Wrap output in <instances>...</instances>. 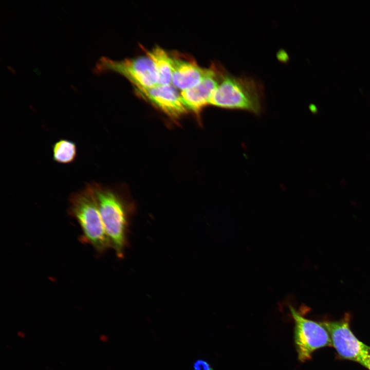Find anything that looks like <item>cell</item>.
<instances>
[{
	"mask_svg": "<svg viewBox=\"0 0 370 370\" xmlns=\"http://www.w3.org/2000/svg\"><path fill=\"white\" fill-rule=\"evenodd\" d=\"M264 96V86L257 80L233 76L227 71L212 95L210 105L260 115L263 111Z\"/></svg>",
	"mask_w": 370,
	"mask_h": 370,
	"instance_id": "cell-1",
	"label": "cell"
},
{
	"mask_svg": "<svg viewBox=\"0 0 370 370\" xmlns=\"http://www.w3.org/2000/svg\"><path fill=\"white\" fill-rule=\"evenodd\" d=\"M69 203V214L79 224L82 240L89 244L98 253L112 248L90 183L71 194Z\"/></svg>",
	"mask_w": 370,
	"mask_h": 370,
	"instance_id": "cell-2",
	"label": "cell"
},
{
	"mask_svg": "<svg viewBox=\"0 0 370 370\" xmlns=\"http://www.w3.org/2000/svg\"><path fill=\"white\" fill-rule=\"evenodd\" d=\"M106 234L117 255L121 257L126 243L128 215L123 201L112 189L90 183Z\"/></svg>",
	"mask_w": 370,
	"mask_h": 370,
	"instance_id": "cell-3",
	"label": "cell"
},
{
	"mask_svg": "<svg viewBox=\"0 0 370 370\" xmlns=\"http://www.w3.org/2000/svg\"><path fill=\"white\" fill-rule=\"evenodd\" d=\"M350 315L346 313L337 321H321L327 331L331 346L339 356L356 362L367 368L370 346L360 341L350 328Z\"/></svg>",
	"mask_w": 370,
	"mask_h": 370,
	"instance_id": "cell-4",
	"label": "cell"
},
{
	"mask_svg": "<svg viewBox=\"0 0 370 370\" xmlns=\"http://www.w3.org/2000/svg\"><path fill=\"white\" fill-rule=\"evenodd\" d=\"M289 309L294 322V341L300 362L310 360L315 350L331 346L329 335L321 322L303 317L291 306Z\"/></svg>",
	"mask_w": 370,
	"mask_h": 370,
	"instance_id": "cell-5",
	"label": "cell"
},
{
	"mask_svg": "<svg viewBox=\"0 0 370 370\" xmlns=\"http://www.w3.org/2000/svg\"><path fill=\"white\" fill-rule=\"evenodd\" d=\"M101 69L116 72L126 78L135 88H150L158 84L155 66L147 55L114 61L102 58Z\"/></svg>",
	"mask_w": 370,
	"mask_h": 370,
	"instance_id": "cell-6",
	"label": "cell"
},
{
	"mask_svg": "<svg viewBox=\"0 0 370 370\" xmlns=\"http://www.w3.org/2000/svg\"><path fill=\"white\" fill-rule=\"evenodd\" d=\"M226 71L221 65L213 63L199 84L181 91L182 100L187 109L199 116L203 108L210 105L211 96Z\"/></svg>",
	"mask_w": 370,
	"mask_h": 370,
	"instance_id": "cell-7",
	"label": "cell"
},
{
	"mask_svg": "<svg viewBox=\"0 0 370 370\" xmlns=\"http://www.w3.org/2000/svg\"><path fill=\"white\" fill-rule=\"evenodd\" d=\"M135 90L140 97L173 119L178 118L188 110L180 92L171 83L150 88H135Z\"/></svg>",
	"mask_w": 370,
	"mask_h": 370,
	"instance_id": "cell-8",
	"label": "cell"
},
{
	"mask_svg": "<svg viewBox=\"0 0 370 370\" xmlns=\"http://www.w3.org/2000/svg\"><path fill=\"white\" fill-rule=\"evenodd\" d=\"M172 70L171 84L181 91L199 84L206 75L208 68L200 67L193 60L170 55Z\"/></svg>",
	"mask_w": 370,
	"mask_h": 370,
	"instance_id": "cell-9",
	"label": "cell"
},
{
	"mask_svg": "<svg viewBox=\"0 0 370 370\" xmlns=\"http://www.w3.org/2000/svg\"><path fill=\"white\" fill-rule=\"evenodd\" d=\"M146 55L154 64L158 77V84H171L172 70L170 55L163 49L156 46L148 51Z\"/></svg>",
	"mask_w": 370,
	"mask_h": 370,
	"instance_id": "cell-10",
	"label": "cell"
},
{
	"mask_svg": "<svg viewBox=\"0 0 370 370\" xmlns=\"http://www.w3.org/2000/svg\"><path fill=\"white\" fill-rule=\"evenodd\" d=\"M53 159L62 164L73 162L77 155L76 144L72 141L61 139L52 145Z\"/></svg>",
	"mask_w": 370,
	"mask_h": 370,
	"instance_id": "cell-11",
	"label": "cell"
},
{
	"mask_svg": "<svg viewBox=\"0 0 370 370\" xmlns=\"http://www.w3.org/2000/svg\"><path fill=\"white\" fill-rule=\"evenodd\" d=\"M194 370H213L211 365L207 361L198 359L193 364Z\"/></svg>",
	"mask_w": 370,
	"mask_h": 370,
	"instance_id": "cell-12",
	"label": "cell"
},
{
	"mask_svg": "<svg viewBox=\"0 0 370 370\" xmlns=\"http://www.w3.org/2000/svg\"><path fill=\"white\" fill-rule=\"evenodd\" d=\"M367 369L368 370H370V355H369V359H368Z\"/></svg>",
	"mask_w": 370,
	"mask_h": 370,
	"instance_id": "cell-13",
	"label": "cell"
}]
</instances>
